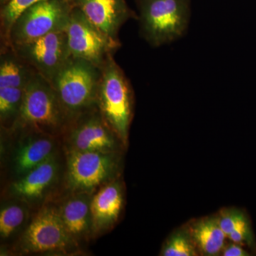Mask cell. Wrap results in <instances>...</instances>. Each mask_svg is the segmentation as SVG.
<instances>
[{
  "instance_id": "ac0fdd59",
  "label": "cell",
  "mask_w": 256,
  "mask_h": 256,
  "mask_svg": "<svg viewBox=\"0 0 256 256\" xmlns=\"http://www.w3.org/2000/svg\"><path fill=\"white\" fill-rule=\"evenodd\" d=\"M44 0H10L1 13L2 37L4 45L8 42L10 30L16 20L34 5Z\"/></svg>"
},
{
  "instance_id": "9c48e42d",
  "label": "cell",
  "mask_w": 256,
  "mask_h": 256,
  "mask_svg": "<svg viewBox=\"0 0 256 256\" xmlns=\"http://www.w3.org/2000/svg\"><path fill=\"white\" fill-rule=\"evenodd\" d=\"M11 48L25 63L50 82L72 56L66 30L52 32Z\"/></svg>"
},
{
  "instance_id": "7402d4cb",
  "label": "cell",
  "mask_w": 256,
  "mask_h": 256,
  "mask_svg": "<svg viewBox=\"0 0 256 256\" xmlns=\"http://www.w3.org/2000/svg\"><path fill=\"white\" fill-rule=\"evenodd\" d=\"M6 1H8V0H1V2L2 3H6Z\"/></svg>"
},
{
  "instance_id": "5b68a950",
  "label": "cell",
  "mask_w": 256,
  "mask_h": 256,
  "mask_svg": "<svg viewBox=\"0 0 256 256\" xmlns=\"http://www.w3.org/2000/svg\"><path fill=\"white\" fill-rule=\"evenodd\" d=\"M66 0H44L26 10L13 24L4 46L12 47L66 30L72 8Z\"/></svg>"
},
{
  "instance_id": "7a4b0ae2",
  "label": "cell",
  "mask_w": 256,
  "mask_h": 256,
  "mask_svg": "<svg viewBox=\"0 0 256 256\" xmlns=\"http://www.w3.org/2000/svg\"><path fill=\"white\" fill-rule=\"evenodd\" d=\"M100 76L101 69L70 56L50 82L70 122L97 107Z\"/></svg>"
},
{
  "instance_id": "7c38bea8",
  "label": "cell",
  "mask_w": 256,
  "mask_h": 256,
  "mask_svg": "<svg viewBox=\"0 0 256 256\" xmlns=\"http://www.w3.org/2000/svg\"><path fill=\"white\" fill-rule=\"evenodd\" d=\"M122 204V188L114 180L102 185L92 195V236L98 235L112 228L118 220Z\"/></svg>"
},
{
  "instance_id": "ba28073f",
  "label": "cell",
  "mask_w": 256,
  "mask_h": 256,
  "mask_svg": "<svg viewBox=\"0 0 256 256\" xmlns=\"http://www.w3.org/2000/svg\"><path fill=\"white\" fill-rule=\"evenodd\" d=\"M66 32L72 56L87 60L100 69L120 46L96 28L76 6Z\"/></svg>"
},
{
  "instance_id": "8fae6325",
  "label": "cell",
  "mask_w": 256,
  "mask_h": 256,
  "mask_svg": "<svg viewBox=\"0 0 256 256\" xmlns=\"http://www.w3.org/2000/svg\"><path fill=\"white\" fill-rule=\"evenodd\" d=\"M77 6L111 41L120 44V30L133 14L124 0H75Z\"/></svg>"
},
{
  "instance_id": "44dd1931",
  "label": "cell",
  "mask_w": 256,
  "mask_h": 256,
  "mask_svg": "<svg viewBox=\"0 0 256 256\" xmlns=\"http://www.w3.org/2000/svg\"><path fill=\"white\" fill-rule=\"evenodd\" d=\"M224 256H250L248 252L244 250L242 247L238 245L233 244L230 245L224 250L223 252Z\"/></svg>"
},
{
  "instance_id": "ffe728a7",
  "label": "cell",
  "mask_w": 256,
  "mask_h": 256,
  "mask_svg": "<svg viewBox=\"0 0 256 256\" xmlns=\"http://www.w3.org/2000/svg\"><path fill=\"white\" fill-rule=\"evenodd\" d=\"M247 217L242 212L233 210L228 213L224 214L223 216L218 220L220 225L224 233L228 236L240 224L247 220Z\"/></svg>"
},
{
  "instance_id": "52a82bcc",
  "label": "cell",
  "mask_w": 256,
  "mask_h": 256,
  "mask_svg": "<svg viewBox=\"0 0 256 256\" xmlns=\"http://www.w3.org/2000/svg\"><path fill=\"white\" fill-rule=\"evenodd\" d=\"M18 246L26 254L66 252L77 242L67 232L58 208L45 206L40 210L24 232Z\"/></svg>"
},
{
  "instance_id": "603a6c76",
  "label": "cell",
  "mask_w": 256,
  "mask_h": 256,
  "mask_svg": "<svg viewBox=\"0 0 256 256\" xmlns=\"http://www.w3.org/2000/svg\"><path fill=\"white\" fill-rule=\"evenodd\" d=\"M66 1L68 2H70L73 1V0H66Z\"/></svg>"
},
{
  "instance_id": "4fadbf2b",
  "label": "cell",
  "mask_w": 256,
  "mask_h": 256,
  "mask_svg": "<svg viewBox=\"0 0 256 256\" xmlns=\"http://www.w3.org/2000/svg\"><path fill=\"white\" fill-rule=\"evenodd\" d=\"M22 139L15 151L12 168L18 178L54 156L55 138L41 132H24Z\"/></svg>"
},
{
  "instance_id": "5bb4252c",
  "label": "cell",
  "mask_w": 256,
  "mask_h": 256,
  "mask_svg": "<svg viewBox=\"0 0 256 256\" xmlns=\"http://www.w3.org/2000/svg\"><path fill=\"white\" fill-rule=\"evenodd\" d=\"M58 172L55 154L12 183L10 193L25 202L40 200L54 184Z\"/></svg>"
},
{
  "instance_id": "3957f363",
  "label": "cell",
  "mask_w": 256,
  "mask_h": 256,
  "mask_svg": "<svg viewBox=\"0 0 256 256\" xmlns=\"http://www.w3.org/2000/svg\"><path fill=\"white\" fill-rule=\"evenodd\" d=\"M97 107L109 127L124 144H127L132 119V92L124 70L109 56L101 68Z\"/></svg>"
},
{
  "instance_id": "277c9868",
  "label": "cell",
  "mask_w": 256,
  "mask_h": 256,
  "mask_svg": "<svg viewBox=\"0 0 256 256\" xmlns=\"http://www.w3.org/2000/svg\"><path fill=\"white\" fill-rule=\"evenodd\" d=\"M190 18V0H140V33L152 46L181 38L188 30Z\"/></svg>"
},
{
  "instance_id": "30bf717a",
  "label": "cell",
  "mask_w": 256,
  "mask_h": 256,
  "mask_svg": "<svg viewBox=\"0 0 256 256\" xmlns=\"http://www.w3.org/2000/svg\"><path fill=\"white\" fill-rule=\"evenodd\" d=\"M64 134L68 150L117 152L119 142H122L106 124L98 107L72 121Z\"/></svg>"
},
{
  "instance_id": "8992f818",
  "label": "cell",
  "mask_w": 256,
  "mask_h": 256,
  "mask_svg": "<svg viewBox=\"0 0 256 256\" xmlns=\"http://www.w3.org/2000/svg\"><path fill=\"white\" fill-rule=\"evenodd\" d=\"M117 152L68 150L66 184L72 192L92 194L116 178Z\"/></svg>"
},
{
  "instance_id": "9a60e30c",
  "label": "cell",
  "mask_w": 256,
  "mask_h": 256,
  "mask_svg": "<svg viewBox=\"0 0 256 256\" xmlns=\"http://www.w3.org/2000/svg\"><path fill=\"white\" fill-rule=\"evenodd\" d=\"M92 196L86 192H72L58 208L67 232L76 242L92 236Z\"/></svg>"
},
{
  "instance_id": "2e32d148",
  "label": "cell",
  "mask_w": 256,
  "mask_h": 256,
  "mask_svg": "<svg viewBox=\"0 0 256 256\" xmlns=\"http://www.w3.org/2000/svg\"><path fill=\"white\" fill-rule=\"evenodd\" d=\"M193 236L197 245L206 256H216L224 249L226 235L224 233L216 218L197 224L193 229Z\"/></svg>"
},
{
  "instance_id": "6da1fadb",
  "label": "cell",
  "mask_w": 256,
  "mask_h": 256,
  "mask_svg": "<svg viewBox=\"0 0 256 256\" xmlns=\"http://www.w3.org/2000/svg\"><path fill=\"white\" fill-rule=\"evenodd\" d=\"M70 122L53 86L35 72L24 94L12 132H41L56 137L64 134Z\"/></svg>"
},
{
  "instance_id": "e0dca14e",
  "label": "cell",
  "mask_w": 256,
  "mask_h": 256,
  "mask_svg": "<svg viewBox=\"0 0 256 256\" xmlns=\"http://www.w3.org/2000/svg\"><path fill=\"white\" fill-rule=\"evenodd\" d=\"M28 210L24 204L12 202L2 207L0 212V235L9 238L21 228L28 218Z\"/></svg>"
},
{
  "instance_id": "d6986e66",
  "label": "cell",
  "mask_w": 256,
  "mask_h": 256,
  "mask_svg": "<svg viewBox=\"0 0 256 256\" xmlns=\"http://www.w3.org/2000/svg\"><path fill=\"white\" fill-rule=\"evenodd\" d=\"M164 256H196L194 248L186 236L178 234L172 237L166 244L162 252Z\"/></svg>"
}]
</instances>
